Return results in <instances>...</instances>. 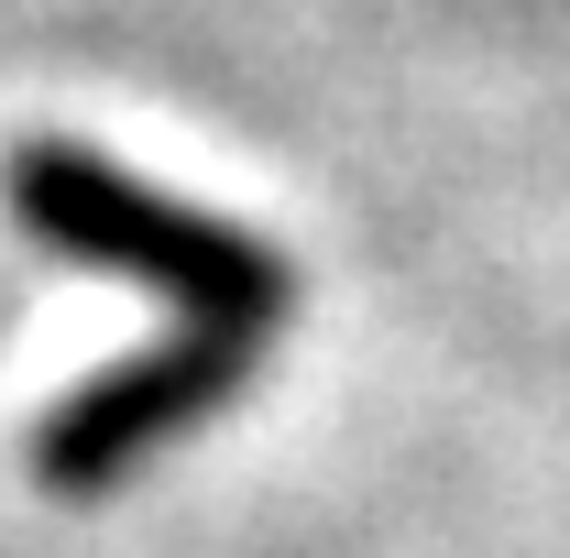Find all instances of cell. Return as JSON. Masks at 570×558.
<instances>
[{
	"label": "cell",
	"mask_w": 570,
	"mask_h": 558,
	"mask_svg": "<svg viewBox=\"0 0 570 558\" xmlns=\"http://www.w3.org/2000/svg\"><path fill=\"white\" fill-rule=\"evenodd\" d=\"M253 361H264V340H230V329H165V340L99 361V372L67 383V395L33 417V438H22L33 492H56V504L121 492L132 471H154L176 438H198V427L253 383Z\"/></svg>",
	"instance_id": "obj_2"
},
{
	"label": "cell",
	"mask_w": 570,
	"mask_h": 558,
	"mask_svg": "<svg viewBox=\"0 0 570 558\" xmlns=\"http://www.w3.org/2000/svg\"><path fill=\"white\" fill-rule=\"evenodd\" d=\"M0 209L22 219V241H45L56 263L142 285L176 307V329H230V340H275L296 318V263L275 241H253L242 219H209L165 187H142L132 165L88 153L67 132H33L0 153Z\"/></svg>",
	"instance_id": "obj_1"
}]
</instances>
